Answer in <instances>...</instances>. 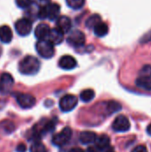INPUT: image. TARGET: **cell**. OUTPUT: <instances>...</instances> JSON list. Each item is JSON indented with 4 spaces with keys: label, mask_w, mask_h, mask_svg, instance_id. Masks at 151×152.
<instances>
[{
    "label": "cell",
    "mask_w": 151,
    "mask_h": 152,
    "mask_svg": "<svg viewBox=\"0 0 151 152\" xmlns=\"http://www.w3.org/2000/svg\"><path fill=\"white\" fill-rule=\"evenodd\" d=\"M40 69V61L37 58L28 55L19 63V71L23 75H35Z\"/></svg>",
    "instance_id": "6da1fadb"
},
{
    "label": "cell",
    "mask_w": 151,
    "mask_h": 152,
    "mask_svg": "<svg viewBox=\"0 0 151 152\" xmlns=\"http://www.w3.org/2000/svg\"><path fill=\"white\" fill-rule=\"evenodd\" d=\"M60 5L55 3H51L44 6H38L37 17L40 19H49L50 20H57L60 17Z\"/></svg>",
    "instance_id": "7a4b0ae2"
},
{
    "label": "cell",
    "mask_w": 151,
    "mask_h": 152,
    "mask_svg": "<svg viewBox=\"0 0 151 152\" xmlns=\"http://www.w3.org/2000/svg\"><path fill=\"white\" fill-rule=\"evenodd\" d=\"M54 45L49 40H38L36 44L37 53L44 59H50L54 55Z\"/></svg>",
    "instance_id": "3957f363"
},
{
    "label": "cell",
    "mask_w": 151,
    "mask_h": 152,
    "mask_svg": "<svg viewBox=\"0 0 151 152\" xmlns=\"http://www.w3.org/2000/svg\"><path fill=\"white\" fill-rule=\"evenodd\" d=\"M77 102H78V99L77 96L72 95V94H67L60 100L59 106L61 111L69 112L76 108V106L77 105Z\"/></svg>",
    "instance_id": "277c9868"
},
{
    "label": "cell",
    "mask_w": 151,
    "mask_h": 152,
    "mask_svg": "<svg viewBox=\"0 0 151 152\" xmlns=\"http://www.w3.org/2000/svg\"><path fill=\"white\" fill-rule=\"evenodd\" d=\"M15 30L21 37L28 36L32 30V20L28 18H22L15 22Z\"/></svg>",
    "instance_id": "5b68a950"
},
{
    "label": "cell",
    "mask_w": 151,
    "mask_h": 152,
    "mask_svg": "<svg viewBox=\"0 0 151 152\" xmlns=\"http://www.w3.org/2000/svg\"><path fill=\"white\" fill-rule=\"evenodd\" d=\"M71 136H72L71 129L69 127H65L61 133L56 134L55 135H53V137L52 139V142L55 146L61 147V146L67 144L69 142Z\"/></svg>",
    "instance_id": "8992f818"
},
{
    "label": "cell",
    "mask_w": 151,
    "mask_h": 152,
    "mask_svg": "<svg viewBox=\"0 0 151 152\" xmlns=\"http://www.w3.org/2000/svg\"><path fill=\"white\" fill-rule=\"evenodd\" d=\"M14 97L20 105V108L22 109H30L36 104V98L28 94H22V93H15Z\"/></svg>",
    "instance_id": "52a82bcc"
},
{
    "label": "cell",
    "mask_w": 151,
    "mask_h": 152,
    "mask_svg": "<svg viewBox=\"0 0 151 152\" xmlns=\"http://www.w3.org/2000/svg\"><path fill=\"white\" fill-rule=\"evenodd\" d=\"M67 42L69 45L74 47H80L85 45V34L78 29L72 30L67 38Z\"/></svg>",
    "instance_id": "ba28073f"
},
{
    "label": "cell",
    "mask_w": 151,
    "mask_h": 152,
    "mask_svg": "<svg viewBox=\"0 0 151 152\" xmlns=\"http://www.w3.org/2000/svg\"><path fill=\"white\" fill-rule=\"evenodd\" d=\"M13 77L9 73H3L0 77V94H10L13 86Z\"/></svg>",
    "instance_id": "9c48e42d"
},
{
    "label": "cell",
    "mask_w": 151,
    "mask_h": 152,
    "mask_svg": "<svg viewBox=\"0 0 151 152\" xmlns=\"http://www.w3.org/2000/svg\"><path fill=\"white\" fill-rule=\"evenodd\" d=\"M130 127H131L130 121L124 115L117 116L112 124V129L116 132H118V133L126 132L130 129Z\"/></svg>",
    "instance_id": "30bf717a"
},
{
    "label": "cell",
    "mask_w": 151,
    "mask_h": 152,
    "mask_svg": "<svg viewBox=\"0 0 151 152\" xmlns=\"http://www.w3.org/2000/svg\"><path fill=\"white\" fill-rule=\"evenodd\" d=\"M77 62L76 59L70 55H64L59 60V67L65 70H70L77 67Z\"/></svg>",
    "instance_id": "8fae6325"
},
{
    "label": "cell",
    "mask_w": 151,
    "mask_h": 152,
    "mask_svg": "<svg viewBox=\"0 0 151 152\" xmlns=\"http://www.w3.org/2000/svg\"><path fill=\"white\" fill-rule=\"evenodd\" d=\"M50 32H51V28L47 24L40 23L35 28L34 34L38 40H48Z\"/></svg>",
    "instance_id": "7c38bea8"
},
{
    "label": "cell",
    "mask_w": 151,
    "mask_h": 152,
    "mask_svg": "<svg viewBox=\"0 0 151 152\" xmlns=\"http://www.w3.org/2000/svg\"><path fill=\"white\" fill-rule=\"evenodd\" d=\"M56 27L60 30H61L63 33H68L70 31L71 27H72V22L71 20L65 15L60 16L57 20H56Z\"/></svg>",
    "instance_id": "4fadbf2b"
},
{
    "label": "cell",
    "mask_w": 151,
    "mask_h": 152,
    "mask_svg": "<svg viewBox=\"0 0 151 152\" xmlns=\"http://www.w3.org/2000/svg\"><path fill=\"white\" fill-rule=\"evenodd\" d=\"M64 39V33L57 28L51 29L48 40L53 45H60Z\"/></svg>",
    "instance_id": "5bb4252c"
},
{
    "label": "cell",
    "mask_w": 151,
    "mask_h": 152,
    "mask_svg": "<svg viewBox=\"0 0 151 152\" xmlns=\"http://www.w3.org/2000/svg\"><path fill=\"white\" fill-rule=\"evenodd\" d=\"M12 39V32L9 26L3 25L0 26V41L4 44H8Z\"/></svg>",
    "instance_id": "9a60e30c"
},
{
    "label": "cell",
    "mask_w": 151,
    "mask_h": 152,
    "mask_svg": "<svg viewBox=\"0 0 151 152\" xmlns=\"http://www.w3.org/2000/svg\"><path fill=\"white\" fill-rule=\"evenodd\" d=\"M96 134L91 131H85L79 134V141L83 144H91L96 142Z\"/></svg>",
    "instance_id": "2e32d148"
},
{
    "label": "cell",
    "mask_w": 151,
    "mask_h": 152,
    "mask_svg": "<svg viewBox=\"0 0 151 152\" xmlns=\"http://www.w3.org/2000/svg\"><path fill=\"white\" fill-rule=\"evenodd\" d=\"M135 84L138 87L147 91H151V76H140Z\"/></svg>",
    "instance_id": "e0dca14e"
},
{
    "label": "cell",
    "mask_w": 151,
    "mask_h": 152,
    "mask_svg": "<svg viewBox=\"0 0 151 152\" xmlns=\"http://www.w3.org/2000/svg\"><path fill=\"white\" fill-rule=\"evenodd\" d=\"M96 147L100 150V151H104L107 150L109 145H110V139L108 135L106 134H101V136H99L96 139Z\"/></svg>",
    "instance_id": "ac0fdd59"
},
{
    "label": "cell",
    "mask_w": 151,
    "mask_h": 152,
    "mask_svg": "<svg viewBox=\"0 0 151 152\" xmlns=\"http://www.w3.org/2000/svg\"><path fill=\"white\" fill-rule=\"evenodd\" d=\"M93 32L97 37H104L109 32V27L105 22L101 21L93 28Z\"/></svg>",
    "instance_id": "d6986e66"
},
{
    "label": "cell",
    "mask_w": 151,
    "mask_h": 152,
    "mask_svg": "<svg viewBox=\"0 0 151 152\" xmlns=\"http://www.w3.org/2000/svg\"><path fill=\"white\" fill-rule=\"evenodd\" d=\"M100 22H101V17L99 14H93L86 20L85 25L88 28H93Z\"/></svg>",
    "instance_id": "ffe728a7"
},
{
    "label": "cell",
    "mask_w": 151,
    "mask_h": 152,
    "mask_svg": "<svg viewBox=\"0 0 151 152\" xmlns=\"http://www.w3.org/2000/svg\"><path fill=\"white\" fill-rule=\"evenodd\" d=\"M95 96V93L93 89H85L81 92L80 94V99L84 102H91Z\"/></svg>",
    "instance_id": "44dd1931"
},
{
    "label": "cell",
    "mask_w": 151,
    "mask_h": 152,
    "mask_svg": "<svg viewBox=\"0 0 151 152\" xmlns=\"http://www.w3.org/2000/svg\"><path fill=\"white\" fill-rule=\"evenodd\" d=\"M85 0H66V4L68 6L74 10H78L84 6Z\"/></svg>",
    "instance_id": "7402d4cb"
},
{
    "label": "cell",
    "mask_w": 151,
    "mask_h": 152,
    "mask_svg": "<svg viewBox=\"0 0 151 152\" xmlns=\"http://www.w3.org/2000/svg\"><path fill=\"white\" fill-rule=\"evenodd\" d=\"M0 126H1L2 129H3L5 133H7V134L12 133V132L14 131V129H15L14 124H13L12 121H10V120H4V121L1 122Z\"/></svg>",
    "instance_id": "603a6c76"
},
{
    "label": "cell",
    "mask_w": 151,
    "mask_h": 152,
    "mask_svg": "<svg viewBox=\"0 0 151 152\" xmlns=\"http://www.w3.org/2000/svg\"><path fill=\"white\" fill-rule=\"evenodd\" d=\"M121 108H122V106L118 102H113V101L109 102H108V105H107V110H108V111H109V114H112L114 112H117V111L120 110Z\"/></svg>",
    "instance_id": "cb8c5ba5"
},
{
    "label": "cell",
    "mask_w": 151,
    "mask_h": 152,
    "mask_svg": "<svg viewBox=\"0 0 151 152\" xmlns=\"http://www.w3.org/2000/svg\"><path fill=\"white\" fill-rule=\"evenodd\" d=\"M29 151L30 152H47L45 146L40 142H35L31 145Z\"/></svg>",
    "instance_id": "d4e9b609"
},
{
    "label": "cell",
    "mask_w": 151,
    "mask_h": 152,
    "mask_svg": "<svg viewBox=\"0 0 151 152\" xmlns=\"http://www.w3.org/2000/svg\"><path fill=\"white\" fill-rule=\"evenodd\" d=\"M33 1L34 0H15V3L18 7L26 9V8H29L32 5Z\"/></svg>",
    "instance_id": "484cf974"
},
{
    "label": "cell",
    "mask_w": 151,
    "mask_h": 152,
    "mask_svg": "<svg viewBox=\"0 0 151 152\" xmlns=\"http://www.w3.org/2000/svg\"><path fill=\"white\" fill-rule=\"evenodd\" d=\"M140 76H151V65H145L140 70Z\"/></svg>",
    "instance_id": "4316f807"
},
{
    "label": "cell",
    "mask_w": 151,
    "mask_h": 152,
    "mask_svg": "<svg viewBox=\"0 0 151 152\" xmlns=\"http://www.w3.org/2000/svg\"><path fill=\"white\" fill-rule=\"evenodd\" d=\"M132 152H148V150L144 145H139L136 148H134Z\"/></svg>",
    "instance_id": "83f0119b"
},
{
    "label": "cell",
    "mask_w": 151,
    "mask_h": 152,
    "mask_svg": "<svg viewBox=\"0 0 151 152\" xmlns=\"http://www.w3.org/2000/svg\"><path fill=\"white\" fill-rule=\"evenodd\" d=\"M26 151H27V147L23 143L19 144L16 148V152H26Z\"/></svg>",
    "instance_id": "f1b7e54d"
},
{
    "label": "cell",
    "mask_w": 151,
    "mask_h": 152,
    "mask_svg": "<svg viewBox=\"0 0 151 152\" xmlns=\"http://www.w3.org/2000/svg\"><path fill=\"white\" fill-rule=\"evenodd\" d=\"M51 4L50 0H37V5L38 6H44Z\"/></svg>",
    "instance_id": "f546056e"
},
{
    "label": "cell",
    "mask_w": 151,
    "mask_h": 152,
    "mask_svg": "<svg viewBox=\"0 0 151 152\" xmlns=\"http://www.w3.org/2000/svg\"><path fill=\"white\" fill-rule=\"evenodd\" d=\"M69 152H84V151L82 149H80V148H73Z\"/></svg>",
    "instance_id": "4dcf8cb0"
},
{
    "label": "cell",
    "mask_w": 151,
    "mask_h": 152,
    "mask_svg": "<svg viewBox=\"0 0 151 152\" xmlns=\"http://www.w3.org/2000/svg\"><path fill=\"white\" fill-rule=\"evenodd\" d=\"M147 133H148L150 135H151V124L150 125H149L148 127H147Z\"/></svg>",
    "instance_id": "1f68e13d"
},
{
    "label": "cell",
    "mask_w": 151,
    "mask_h": 152,
    "mask_svg": "<svg viewBox=\"0 0 151 152\" xmlns=\"http://www.w3.org/2000/svg\"><path fill=\"white\" fill-rule=\"evenodd\" d=\"M86 152H97V151H95V149H93V148L90 147V148H88V149L86 150Z\"/></svg>",
    "instance_id": "d6a6232c"
},
{
    "label": "cell",
    "mask_w": 151,
    "mask_h": 152,
    "mask_svg": "<svg viewBox=\"0 0 151 152\" xmlns=\"http://www.w3.org/2000/svg\"><path fill=\"white\" fill-rule=\"evenodd\" d=\"M107 152H114V151H113L112 150H109V151H107Z\"/></svg>",
    "instance_id": "836d02e7"
},
{
    "label": "cell",
    "mask_w": 151,
    "mask_h": 152,
    "mask_svg": "<svg viewBox=\"0 0 151 152\" xmlns=\"http://www.w3.org/2000/svg\"><path fill=\"white\" fill-rule=\"evenodd\" d=\"M1 53H2V49H1V47H0V55H1Z\"/></svg>",
    "instance_id": "e575fe53"
}]
</instances>
